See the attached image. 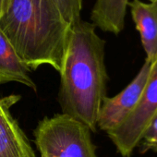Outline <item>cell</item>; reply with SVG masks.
<instances>
[{
  "label": "cell",
  "mask_w": 157,
  "mask_h": 157,
  "mask_svg": "<svg viewBox=\"0 0 157 157\" xmlns=\"http://www.w3.org/2000/svg\"><path fill=\"white\" fill-rule=\"evenodd\" d=\"M34 142L41 157H98L90 128L63 113L38 123Z\"/></svg>",
  "instance_id": "3957f363"
},
{
  "label": "cell",
  "mask_w": 157,
  "mask_h": 157,
  "mask_svg": "<svg viewBox=\"0 0 157 157\" xmlns=\"http://www.w3.org/2000/svg\"><path fill=\"white\" fill-rule=\"evenodd\" d=\"M149 2H151V1H157V0H148Z\"/></svg>",
  "instance_id": "4fadbf2b"
},
{
  "label": "cell",
  "mask_w": 157,
  "mask_h": 157,
  "mask_svg": "<svg viewBox=\"0 0 157 157\" xmlns=\"http://www.w3.org/2000/svg\"><path fill=\"white\" fill-rule=\"evenodd\" d=\"M10 0H0V18H2L8 11Z\"/></svg>",
  "instance_id": "7c38bea8"
},
{
  "label": "cell",
  "mask_w": 157,
  "mask_h": 157,
  "mask_svg": "<svg viewBox=\"0 0 157 157\" xmlns=\"http://www.w3.org/2000/svg\"><path fill=\"white\" fill-rule=\"evenodd\" d=\"M129 0H96L91 12L92 23L105 33L119 34L125 27Z\"/></svg>",
  "instance_id": "9c48e42d"
},
{
  "label": "cell",
  "mask_w": 157,
  "mask_h": 157,
  "mask_svg": "<svg viewBox=\"0 0 157 157\" xmlns=\"http://www.w3.org/2000/svg\"><path fill=\"white\" fill-rule=\"evenodd\" d=\"M156 114L157 61L153 63L150 78L135 109L117 128L106 132L121 156H131Z\"/></svg>",
  "instance_id": "277c9868"
},
{
  "label": "cell",
  "mask_w": 157,
  "mask_h": 157,
  "mask_svg": "<svg viewBox=\"0 0 157 157\" xmlns=\"http://www.w3.org/2000/svg\"><path fill=\"white\" fill-rule=\"evenodd\" d=\"M64 21L71 25L80 21L83 0H53Z\"/></svg>",
  "instance_id": "30bf717a"
},
{
  "label": "cell",
  "mask_w": 157,
  "mask_h": 157,
  "mask_svg": "<svg viewBox=\"0 0 157 157\" xmlns=\"http://www.w3.org/2000/svg\"><path fill=\"white\" fill-rule=\"evenodd\" d=\"M128 7L146 53V60L155 63L157 61V1L145 3L141 0H131Z\"/></svg>",
  "instance_id": "52a82bcc"
},
{
  "label": "cell",
  "mask_w": 157,
  "mask_h": 157,
  "mask_svg": "<svg viewBox=\"0 0 157 157\" xmlns=\"http://www.w3.org/2000/svg\"><path fill=\"white\" fill-rule=\"evenodd\" d=\"M153 63L144 64L130 83L114 97H105L97 121V128L108 132L117 128L135 109L149 81Z\"/></svg>",
  "instance_id": "5b68a950"
},
{
  "label": "cell",
  "mask_w": 157,
  "mask_h": 157,
  "mask_svg": "<svg viewBox=\"0 0 157 157\" xmlns=\"http://www.w3.org/2000/svg\"><path fill=\"white\" fill-rule=\"evenodd\" d=\"M140 143L141 153L149 151H157V114L147 127Z\"/></svg>",
  "instance_id": "8fae6325"
},
{
  "label": "cell",
  "mask_w": 157,
  "mask_h": 157,
  "mask_svg": "<svg viewBox=\"0 0 157 157\" xmlns=\"http://www.w3.org/2000/svg\"><path fill=\"white\" fill-rule=\"evenodd\" d=\"M20 99L15 94L0 98V157H35L29 140L10 112Z\"/></svg>",
  "instance_id": "8992f818"
},
{
  "label": "cell",
  "mask_w": 157,
  "mask_h": 157,
  "mask_svg": "<svg viewBox=\"0 0 157 157\" xmlns=\"http://www.w3.org/2000/svg\"><path fill=\"white\" fill-rule=\"evenodd\" d=\"M96 27L82 19L70 25L58 99L63 114L97 130L108 76L105 63V41Z\"/></svg>",
  "instance_id": "6da1fadb"
},
{
  "label": "cell",
  "mask_w": 157,
  "mask_h": 157,
  "mask_svg": "<svg viewBox=\"0 0 157 157\" xmlns=\"http://www.w3.org/2000/svg\"><path fill=\"white\" fill-rule=\"evenodd\" d=\"M0 30L31 70L50 65L61 72L70 25L53 0H10Z\"/></svg>",
  "instance_id": "7a4b0ae2"
},
{
  "label": "cell",
  "mask_w": 157,
  "mask_h": 157,
  "mask_svg": "<svg viewBox=\"0 0 157 157\" xmlns=\"http://www.w3.org/2000/svg\"><path fill=\"white\" fill-rule=\"evenodd\" d=\"M32 70L21 59L10 40L0 30V84L18 82L33 91L37 87L31 78Z\"/></svg>",
  "instance_id": "ba28073f"
}]
</instances>
